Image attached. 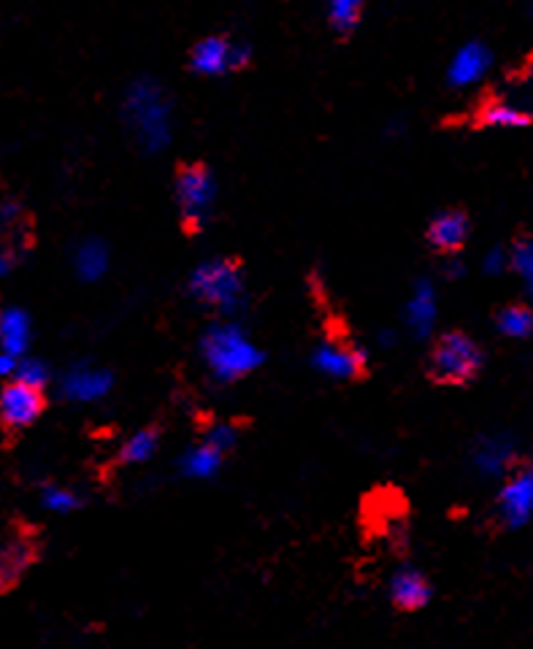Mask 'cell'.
<instances>
[{"instance_id":"cb8c5ba5","label":"cell","mask_w":533,"mask_h":649,"mask_svg":"<svg viewBox=\"0 0 533 649\" xmlns=\"http://www.w3.org/2000/svg\"><path fill=\"white\" fill-rule=\"evenodd\" d=\"M14 379L22 384H30V387H39L44 390L46 382H50V365L44 363V360L39 358H20L17 360V371H14Z\"/></svg>"},{"instance_id":"603a6c76","label":"cell","mask_w":533,"mask_h":649,"mask_svg":"<svg viewBox=\"0 0 533 649\" xmlns=\"http://www.w3.org/2000/svg\"><path fill=\"white\" fill-rule=\"evenodd\" d=\"M41 507L52 514H71L76 507H79V496L68 487L52 485L41 492Z\"/></svg>"},{"instance_id":"7402d4cb","label":"cell","mask_w":533,"mask_h":649,"mask_svg":"<svg viewBox=\"0 0 533 649\" xmlns=\"http://www.w3.org/2000/svg\"><path fill=\"white\" fill-rule=\"evenodd\" d=\"M499 330L509 339H525L533 330V315L523 306H509L499 315Z\"/></svg>"},{"instance_id":"30bf717a","label":"cell","mask_w":533,"mask_h":649,"mask_svg":"<svg viewBox=\"0 0 533 649\" xmlns=\"http://www.w3.org/2000/svg\"><path fill=\"white\" fill-rule=\"evenodd\" d=\"M499 512L509 525H525L533 520V468L514 474L509 482L501 487Z\"/></svg>"},{"instance_id":"52a82bcc","label":"cell","mask_w":533,"mask_h":649,"mask_svg":"<svg viewBox=\"0 0 533 649\" xmlns=\"http://www.w3.org/2000/svg\"><path fill=\"white\" fill-rule=\"evenodd\" d=\"M44 412V390L11 379L0 390V423L9 430H25Z\"/></svg>"},{"instance_id":"484cf974","label":"cell","mask_w":533,"mask_h":649,"mask_svg":"<svg viewBox=\"0 0 533 649\" xmlns=\"http://www.w3.org/2000/svg\"><path fill=\"white\" fill-rule=\"evenodd\" d=\"M206 441L212 444V447H217L220 453H227V449L233 447V444H236V430L231 428V425H225V423H217V425H212V428H209V433H206Z\"/></svg>"},{"instance_id":"6da1fadb","label":"cell","mask_w":533,"mask_h":649,"mask_svg":"<svg viewBox=\"0 0 533 649\" xmlns=\"http://www.w3.org/2000/svg\"><path fill=\"white\" fill-rule=\"evenodd\" d=\"M122 119L143 152H163L173 138V104L169 89L152 76L130 82L122 98Z\"/></svg>"},{"instance_id":"836d02e7","label":"cell","mask_w":533,"mask_h":649,"mask_svg":"<svg viewBox=\"0 0 533 649\" xmlns=\"http://www.w3.org/2000/svg\"><path fill=\"white\" fill-rule=\"evenodd\" d=\"M531 285H533V281H531Z\"/></svg>"},{"instance_id":"8fae6325","label":"cell","mask_w":533,"mask_h":649,"mask_svg":"<svg viewBox=\"0 0 533 649\" xmlns=\"http://www.w3.org/2000/svg\"><path fill=\"white\" fill-rule=\"evenodd\" d=\"M490 50L479 41H469V44L460 46L458 52L452 54L447 68V79L452 87H471V84L482 82L484 74L490 71Z\"/></svg>"},{"instance_id":"9a60e30c","label":"cell","mask_w":533,"mask_h":649,"mask_svg":"<svg viewBox=\"0 0 533 649\" xmlns=\"http://www.w3.org/2000/svg\"><path fill=\"white\" fill-rule=\"evenodd\" d=\"M469 236V220L460 212H441L430 220L428 242L439 252H458Z\"/></svg>"},{"instance_id":"9c48e42d","label":"cell","mask_w":533,"mask_h":649,"mask_svg":"<svg viewBox=\"0 0 533 649\" xmlns=\"http://www.w3.org/2000/svg\"><path fill=\"white\" fill-rule=\"evenodd\" d=\"M311 363H315V369L320 371L322 376L328 379H355L363 374V365H365V358L361 350H355V347L344 344V341H320L317 344L315 354H311Z\"/></svg>"},{"instance_id":"4fadbf2b","label":"cell","mask_w":533,"mask_h":649,"mask_svg":"<svg viewBox=\"0 0 533 649\" xmlns=\"http://www.w3.org/2000/svg\"><path fill=\"white\" fill-rule=\"evenodd\" d=\"M33 341V320L25 309H0V352L11 358H25Z\"/></svg>"},{"instance_id":"f546056e","label":"cell","mask_w":533,"mask_h":649,"mask_svg":"<svg viewBox=\"0 0 533 649\" xmlns=\"http://www.w3.org/2000/svg\"><path fill=\"white\" fill-rule=\"evenodd\" d=\"M520 89H523L525 104H533V63L529 65V71H525V79L520 84Z\"/></svg>"},{"instance_id":"ba28073f","label":"cell","mask_w":533,"mask_h":649,"mask_svg":"<svg viewBox=\"0 0 533 649\" xmlns=\"http://www.w3.org/2000/svg\"><path fill=\"white\" fill-rule=\"evenodd\" d=\"M114 379L106 369L98 365H74L60 379V393L74 404H95V401L106 398L111 393Z\"/></svg>"},{"instance_id":"e0dca14e","label":"cell","mask_w":533,"mask_h":649,"mask_svg":"<svg viewBox=\"0 0 533 649\" xmlns=\"http://www.w3.org/2000/svg\"><path fill=\"white\" fill-rule=\"evenodd\" d=\"M514 460V444L504 436L482 438L475 449V466L484 477H501Z\"/></svg>"},{"instance_id":"ffe728a7","label":"cell","mask_w":533,"mask_h":649,"mask_svg":"<svg viewBox=\"0 0 533 649\" xmlns=\"http://www.w3.org/2000/svg\"><path fill=\"white\" fill-rule=\"evenodd\" d=\"M482 119L490 128H523L529 123V111L520 108L514 100H493V104L484 106Z\"/></svg>"},{"instance_id":"4dcf8cb0","label":"cell","mask_w":533,"mask_h":649,"mask_svg":"<svg viewBox=\"0 0 533 649\" xmlns=\"http://www.w3.org/2000/svg\"><path fill=\"white\" fill-rule=\"evenodd\" d=\"M11 266H14V255H11L6 246H0V279H3L6 274H9Z\"/></svg>"},{"instance_id":"44dd1931","label":"cell","mask_w":533,"mask_h":649,"mask_svg":"<svg viewBox=\"0 0 533 649\" xmlns=\"http://www.w3.org/2000/svg\"><path fill=\"white\" fill-rule=\"evenodd\" d=\"M154 453H158V433L139 430L122 444V453H119V458H122L125 462H134V466H139V462L152 460Z\"/></svg>"},{"instance_id":"d6a6232c","label":"cell","mask_w":533,"mask_h":649,"mask_svg":"<svg viewBox=\"0 0 533 649\" xmlns=\"http://www.w3.org/2000/svg\"><path fill=\"white\" fill-rule=\"evenodd\" d=\"M531 14H533V0H531Z\"/></svg>"},{"instance_id":"83f0119b","label":"cell","mask_w":533,"mask_h":649,"mask_svg":"<svg viewBox=\"0 0 533 649\" xmlns=\"http://www.w3.org/2000/svg\"><path fill=\"white\" fill-rule=\"evenodd\" d=\"M509 263V255L504 249H490L488 255H484V270L488 274H501V270L507 268Z\"/></svg>"},{"instance_id":"ac0fdd59","label":"cell","mask_w":533,"mask_h":649,"mask_svg":"<svg viewBox=\"0 0 533 649\" xmlns=\"http://www.w3.org/2000/svg\"><path fill=\"white\" fill-rule=\"evenodd\" d=\"M220 466H223V453L209 441L195 444L193 449H188L182 455V471L193 479L214 477L220 471Z\"/></svg>"},{"instance_id":"d6986e66","label":"cell","mask_w":533,"mask_h":649,"mask_svg":"<svg viewBox=\"0 0 533 649\" xmlns=\"http://www.w3.org/2000/svg\"><path fill=\"white\" fill-rule=\"evenodd\" d=\"M326 3V17L337 33H352L363 20L365 0H322Z\"/></svg>"},{"instance_id":"277c9868","label":"cell","mask_w":533,"mask_h":649,"mask_svg":"<svg viewBox=\"0 0 533 649\" xmlns=\"http://www.w3.org/2000/svg\"><path fill=\"white\" fill-rule=\"evenodd\" d=\"M173 198H177V209L184 225L201 227L203 222H209L214 203H217V179L206 166H184L177 173Z\"/></svg>"},{"instance_id":"d4e9b609","label":"cell","mask_w":533,"mask_h":649,"mask_svg":"<svg viewBox=\"0 0 533 649\" xmlns=\"http://www.w3.org/2000/svg\"><path fill=\"white\" fill-rule=\"evenodd\" d=\"M509 266L518 270L523 279L533 281V244L531 242H518L514 244L512 255H509Z\"/></svg>"},{"instance_id":"7a4b0ae2","label":"cell","mask_w":533,"mask_h":649,"mask_svg":"<svg viewBox=\"0 0 533 649\" xmlns=\"http://www.w3.org/2000/svg\"><path fill=\"white\" fill-rule=\"evenodd\" d=\"M201 358L217 382H238L263 365V350L236 322H217L203 333Z\"/></svg>"},{"instance_id":"2e32d148","label":"cell","mask_w":533,"mask_h":649,"mask_svg":"<svg viewBox=\"0 0 533 649\" xmlns=\"http://www.w3.org/2000/svg\"><path fill=\"white\" fill-rule=\"evenodd\" d=\"M71 263H74V274L82 281H87V285H93V281L104 279L106 270H109V246L100 242V238H87V242L76 246Z\"/></svg>"},{"instance_id":"7c38bea8","label":"cell","mask_w":533,"mask_h":649,"mask_svg":"<svg viewBox=\"0 0 533 649\" xmlns=\"http://www.w3.org/2000/svg\"><path fill=\"white\" fill-rule=\"evenodd\" d=\"M406 328L415 339H428L430 330H434L436 317H439V298L430 281H417L415 290H412L409 300H406Z\"/></svg>"},{"instance_id":"1f68e13d","label":"cell","mask_w":533,"mask_h":649,"mask_svg":"<svg viewBox=\"0 0 533 649\" xmlns=\"http://www.w3.org/2000/svg\"><path fill=\"white\" fill-rule=\"evenodd\" d=\"M445 274H447V276H452V279H455V276L463 274V266H460L458 260H449V263H447V268H445Z\"/></svg>"},{"instance_id":"4316f807","label":"cell","mask_w":533,"mask_h":649,"mask_svg":"<svg viewBox=\"0 0 533 649\" xmlns=\"http://www.w3.org/2000/svg\"><path fill=\"white\" fill-rule=\"evenodd\" d=\"M25 222V212L17 201H3L0 203V225L3 227H17Z\"/></svg>"},{"instance_id":"3957f363","label":"cell","mask_w":533,"mask_h":649,"mask_svg":"<svg viewBox=\"0 0 533 649\" xmlns=\"http://www.w3.org/2000/svg\"><path fill=\"white\" fill-rule=\"evenodd\" d=\"M188 290L190 296L201 300L203 306H212V309L223 311V315H233V311L242 309L244 304L242 268L233 260H227V257L203 260L201 266H195L193 274H190Z\"/></svg>"},{"instance_id":"5bb4252c","label":"cell","mask_w":533,"mask_h":649,"mask_svg":"<svg viewBox=\"0 0 533 649\" xmlns=\"http://www.w3.org/2000/svg\"><path fill=\"white\" fill-rule=\"evenodd\" d=\"M391 598L398 609L415 611L430 600V585L428 579L415 568L395 571L391 579Z\"/></svg>"},{"instance_id":"8992f818","label":"cell","mask_w":533,"mask_h":649,"mask_svg":"<svg viewBox=\"0 0 533 649\" xmlns=\"http://www.w3.org/2000/svg\"><path fill=\"white\" fill-rule=\"evenodd\" d=\"M249 63V46L225 35H206L190 52V68L198 76H225Z\"/></svg>"},{"instance_id":"f1b7e54d","label":"cell","mask_w":533,"mask_h":649,"mask_svg":"<svg viewBox=\"0 0 533 649\" xmlns=\"http://www.w3.org/2000/svg\"><path fill=\"white\" fill-rule=\"evenodd\" d=\"M14 371H17V358L0 352V379H14Z\"/></svg>"},{"instance_id":"5b68a950","label":"cell","mask_w":533,"mask_h":649,"mask_svg":"<svg viewBox=\"0 0 533 649\" xmlns=\"http://www.w3.org/2000/svg\"><path fill=\"white\" fill-rule=\"evenodd\" d=\"M430 369H434V376L439 382H469L482 369V352H479V347L466 333H447L436 344L434 358H430Z\"/></svg>"}]
</instances>
